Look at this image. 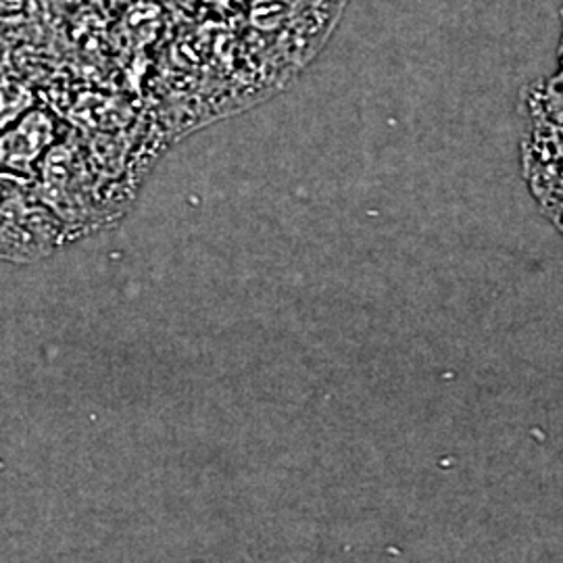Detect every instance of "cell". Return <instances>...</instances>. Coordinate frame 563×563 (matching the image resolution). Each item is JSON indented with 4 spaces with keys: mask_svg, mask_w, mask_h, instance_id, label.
Returning <instances> with one entry per match:
<instances>
[]
</instances>
